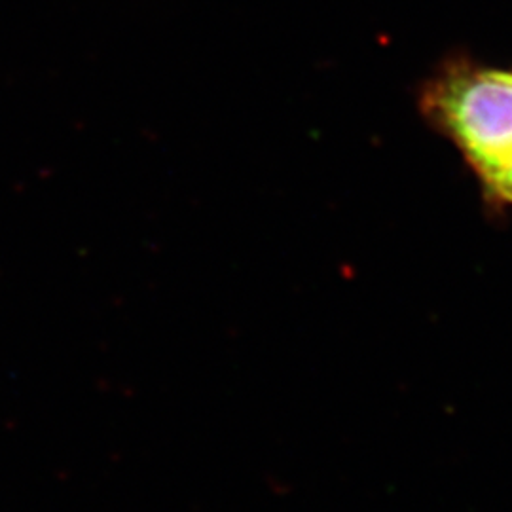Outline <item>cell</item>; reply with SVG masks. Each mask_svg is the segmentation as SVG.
<instances>
[{
    "label": "cell",
    "instance_id": "6da1fadb",
    "mask_svg": "<svg viewBox=\"0 0 512 512\" xmlns=\"http://www.w3.org/2000/svg\"><path fill=\"white\" fill-rule=\"evenodd\" d=\"M429 129L458 150L478 183L512 160V67L469 55L442 59L418 90Z\"/></svg>",
    "mask_w": 512,
    "mask_h": 512
},
{
    "label": "cell",
    "instance_id": "7a4b0ae2",
    "mask_svg": "<svg viewBox=\"0 0 512 512\" xmlns=\"http://www.w3.org/2000/svg\"><path fill=\"white\" fill-rule=\"evenodd\" d=\"M482 198L492 209H511L512 207V160L503 165L494 175L480 181Z\"/></svg>",
    "mask_w": 512,
    "mask_h": 512
}]
</instances>
